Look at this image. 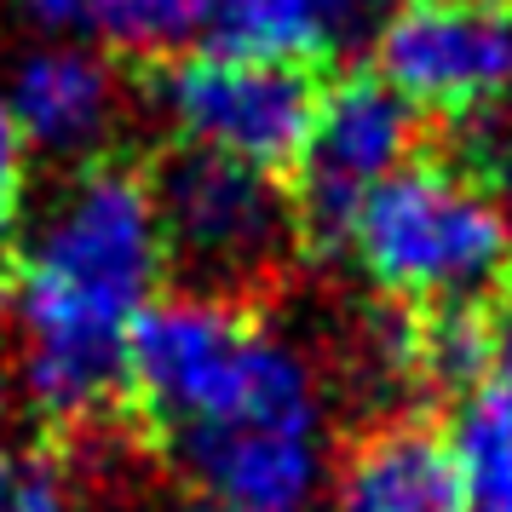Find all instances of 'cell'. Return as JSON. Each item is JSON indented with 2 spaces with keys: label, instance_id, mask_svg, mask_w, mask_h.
Instances as JSON below:
<instances>
[{
  "label": "cell",
  "instance_id": "cell-10",
  "mask_svg": "<svg viewBox=\"0 0 512 512\" xmlns=\"http://www.w3.org/2000/svg\"><path fill=\"white\" fill-rule=\"evenodd\" d=\"M6 110L24 139L47 150H87L116 116V70L87 47H47L18 70Z\"/></svg>",
  "mask_w": 512,
  "mask_h": 512
},
{
  "label": "cell",
  "instance_id": "cell-17",
  "mask_svg": "<svg viewBox=\"0 0 512 512\" xmlns=\"http://www.w3.org/2000/svg\"><path fill=\"white\" fill-rule=\"evenodd\" d=\"M489 317H495V369H501V386L512 392V277L495 288Z\"/></svg>",
  "mask_w": 512,
  "mask_h": 512
},
{
  "label": "cell",
  "instance_id": "cell-8",
  "mask_svg": "<svg viewBox=\"0 0 512 512\" xmlns=\"http://www.w3.org/2000/svg\"><path fill=\"white\" fill-rule=\"evenodd\" d=\"M156 449L202 495L231 501V507L294 512L300 501H311V489L323 478V432L311 426H259V420L185 426V432L156 438Z\"/></svg>",
  "mask_w": 512,
  "mask_h": 512
},
{
  "label": "cell",
  "instance_id": "cell-4",
  "mask_svg": "<svg viewBox=\"0 0 512 512\" xmlns=\"http://www.w3.org/2000/svg\"><path fill=\"white\" fill-rule=\"evenodd\" d=\"M150 196L167 265H179L196 294L236 300V288L277 282L282 259L300 248L294 196L277 185V173H259L202 144L162 150L150 167Z\"/></svg>",
  "mask_w": 512,
  "mask_h": 512
},
{
  "label": "cell",
  "instance_id": "cell-14",
  "mask_svg": "<svg viewBox=\"0 0 512 512\" xmlns=\"http://www.w3.org/2000/svg\"><path fill=\"white\" fill-rule=\"evenodd\" d=\"M0 512H70V466L52 443L0 449Z\"/></svg>",
  "mask_w": 512,
  "mask_h": 512
},
{
  "label": "cell",
  "instance_id": "cell-19",
  "mask_svg": "<svg viewBox=\"0 0 512 512\" xmlns=\"http://www.w3.org/2000/svg\"><path fill=\"white\" fill-rule=\"evenodd\" d=\"M179 512H265V507H231V501H213V495H202V501H185Z\"/></svg>",
  "mask_w": 512,
  "mask_h": 512
},
{
  "label": "cell",
  "instance_id": "cell-7",
  "mask_svg": "<svg viewBox=\"0 0 512 512\" xmlns=\"http://www.w3.org/2000/svg\"><path fill=\"white\" fill-rule=\"evenodd\" d=\"M374 70L420 116H484L512 98V12L472 0H397L374 29Z\"/></svg>",
  "mask_w": 512,
  "mask_h": 512
},
{
  "label": "cell",
  "instance_id": "cell-20",
  "mask_svg": "<svg viewBox=\"0 0 512 512\" xmlns=\"http://www.w3.org/2000/svg\"><path fill=\"white\" fill-rule=\"evenodd\" d=\"M472 6H495V12H512V0H472Z\"/></svg>",
  "mask_w": 512,
  "mask_h": 512
},
{
  "label": "cell",
  "instance_id": "cell-15",
  "mask_svg": "<svg viewBox=\"0 0 512 512\" xmlns=\"http://www.w3.org/2000/svg\"><path fill=\"white\" fill-rule=\"evenodd\" d=\"M24 144H29L24 127L0 104V248H6L12 219H18V202H24Z\"/></svg>",
  "mask_w": 512,
  "mask_h": 512
},
{
  "label": "cell",
  "instance_id": "cell-21",
  "mask_svg": "<svg viewBox=\"0 0 512 512\" xmlns=\"http://www.w3.org/2000/svg\"><path fill=\"white\" fill-rule=\"evenodd\" d=\"M0 420H6V386H0Z\"/></svg>",
  "mask_w": 512,
  "mask_h": 512
},
{
  "label": "cell",
  "instance_id": "cell-16",
  "mask_svg": "<svg viewBox=\"0 0 512 512\" xmlns=\"http://www.w3.org/2000/svg\"><path fill=\"white\" fill-rule=\"evenodd\" d=\"M397 0H317V12H323V24L334 35H357V29H380L386 24V12H392Z\"/></svg>",
  "mask_w": 512,
  "mask_h": 512
},
{
  "label": "cell",
  "instance_id": "cell-11",
  "mask_svg": "<svg viewBox=\"0 0 512 512\" xmlns=\"http://www.w3.org/2000/svg\"><path fill=\"white\" fill-rule=\"evenodd\" d=\"M208 47L323 70V58L334 52V29L323 24L317 0H213Z\"/></svg>",
  "mask_w": 512,
  "mask_h": 512
},
{
  "label": "cell",
  "instance_id": "cell-1",
  "mask_svg": "<svg viewBox=\"0 0 512 512\" xmlns=\"http://www.w3.org/2000/svg\"><path fill=\"white\" fill-rule=\"evenodd\" d=\"M167 271L150 173L98 156L12 271L24 386L47 432L127 415V328Z\"/></svg>",
  "mask_w": 512,
  "mask_h": 512
},
{
  "label": "cell",
  "instance_id": "cell-2",
  "mask_svg": "<svg viewBox=\"0 0 512 512\" xmlns=\"http://www.w3.org/2000/svg\"><path fill=\"white\" fill-rule=\"evenodd\" d=\"M127 420L150 443L231 420L323 432V403L305 357L265 334L242 300L173 294L150 300L127 328Z\"/></svg>",
  "mask_w": 512,
  "mask_h": 512
},
{
  "label": "cell",
  "instance_id": "cell-12",
  "mask_svg": "<svg viewBox=\"0 0 512 512\" xmlns=\"http://www.w3.org/2000/svg\"><path fill=\"white\" fill-rule=\"evenodd\" d=\"M461 512H512V392L507 386H472L455 397L449 420Z\"/></svg>",
  "mask_w": 512,
  "mask_h": 512
},
{
  "label": "cell",
  "instance_id": "cell-3",
  "mask_svg": "<svg viewBox=\"0 0 512 512\" xmlns=\"http://www.w3.org/2000/svg\"><path fill=\"white\" fill-rule=\"evenodd\" d=\"M351 254L386 300H484L512 277V219L466 162L415 156L363 202Z\"/></svg>",
  "mask_w": 512,
  "mask_h": 512
},
{
  "label": "cell",
  "instance_id": "cell-13",
  "mask_svg": "<svg viewBox=\"0 0 512 512\" xmlns=\"http://www.w3.org/2000/svg\"><path fill=\"white\" fill-rule=\"evenodd\" d=\"M87 18L133 64H162L190 52L196 35H208L213 0H87Z\"/></svg>",
  "mask_w": 512,
  "mask_h": 512
},
{
  "label": "cell",
  "instance_id": "cell-6",
  "mask_svg": "<svg viewBox=\"0 0 512 512\" xmlns=\"http://www.w3.org/2000/svg\"><path fill=\"white\" fill-rule=\"evenodd\" d=\"M150 93L185 144L236 156L259 173H294L323 98V70L236 52H179L150 64Z\"/></svg>",
  "mask_w": 512,
  "mask_h": 512
},
{
  "label": "cell",
  "instance_id": "cell-5",
  "mask_svg": "<svg viewBox=\"0 0 512 512\" xmlns=\"http://www.w3.org/2000/svg\"><path fill=\"white\" fill-rule=\"evenodd\" d=\"M420 110L380 70H351L328 81L311 116V139L294 167V225L300 254L334 259L351 254L357 213L374 190L426 150Z\"/></svg>",
  "mask_w": 512,
  "mask_h": 512
},
{
  "label": "cell",
  "instance_id": "cell-18",
  "mask_svg": "<svg viewBox=\"0 0 512 512\" xmlns=\"http://www.w3.org/2000/svg\"><path fill=\"white\" fill-rule=\"evenodd\" d=\"M29 18H41V24H52V29H64V24H75V18H87V0H18Z\"/></svg>",
  "mask_w": 512,
  "mask_h": 512
},
{
  "label": "cell",
  "instance_id": "cell-9",
  "mask_svg": "<svg viewBox=\"0 0 512 512\" xmlns=\"http://www.w3.org/2000/svg\"><path fill=\"white\" fill-rule=\"evenodd\" d=\"M334 512H461L449 432L426 409L369 420L340 455Z\"/></svg>",
  "mask_w": 512,
  "mask_h": 512
}]
</instances>
